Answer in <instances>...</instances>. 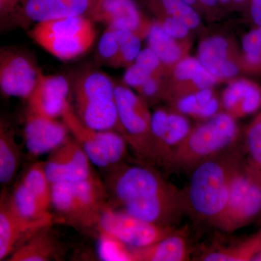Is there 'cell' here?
Masks as SVG:
<instances>
[{
    "label": "cell",
    "instance_id": "35",
    "mask_svg": "<svg viewBox=\"0 0 261 261\" xmlns=\"http://www.w3.org/2000/svg\"><path fill=\"white\" fill-rule=\"evenodd\" d=\"M163 29L174 39H181L186 37L189 32V28L181 20L167 16L161 24Z\"/></svg>",
    "mask_w": 261,
    "mask_h": 261
},
{
    "label": "cell",
    "instance_id": "26",
    "mask_svg": "<svg viewBox=\"0 0 261 261\" xmlns=\"http://www.w3.org/2000/svg\"><path fill=\"white\" fill-rule=\"evenodd\" d=\"M116 30L119 42V56L116 67L130 64L135 61L141 51V40L139 33L126 29Z\"/></svg>",
    "mask_w": 261,
    "mask_h": 261
},
{
    "label": "cell",
    "instance_id": "15",
    "mask_svg": "<svg viewBox=\"0 0 261 261\" xmlns=\"http://www.w3.org/2000/svg\"><path fill=\"white\" fill-rule=\"evenodd\" d=\"M70 137V130L63 120L46 116L27 108L24 123L25 147L32 157L49 153Z\"/></svg>",
    "mask_w": 261,
    "mask_h": 261
},
{
    "label": "cell",
    "instance_id": "1",
    "mask_svg": "<svg viewBox=\"0 0 261 261\" xmlns=\"http://www.w3.org/2000/svg\"><path fill=\"white\" fill-rule=\"evenodd\" d=\"M152 166L124 162L106 172L108 203L147 222L175 227L190 212L186 192Z\"/></svg>",
    "mask_w": 261,
    "mask_h": 261
},
{
    "label": "cell",
    "instance_id": "44",
    "mask_svg": "<svg viewBox=\"0 0 261 261\" xmlns=\"http://www.w3.org/2000/svg\"><path fill=\"white\" fill-rule=\"evenodd\" d=\"M184 1H185V3H187V4L192 5L195 4V3H197V0H184Z\"/></svg>",
    "mask_w": 261,
    "mask_h": 261
},
{
    "label": "cell",
    "instance_id": "9",
    "mask_svg": "<svg viewBox=\"0 0 261 261\" xmlns=\"http://www.w3.org/2000/svg\"><path fill=\"white\" fill-rule=\"evenodd\" d=\"M116 100L123 137L142 162L160 166L152 135V115L142 99L124 86L116 87Z\"/></svg>",
    "mask_w": 261,
    "mask_h": 261
},
{
    "label": "cell",
    "instance_id": "17",
    "mask_svg": "<svg viewBox=\"0 0 261 261\" xmlns=\"http://www.w3.org/2000/svg\"><path fill=\"white\" fill-rule=\"evenodd\" d=\"M70 82L61 75L42 73L34 92L27 99L28 107L46 116L58 118L68 102Z\"/></svg>",
    "mask_w": 261,
    "mask_h": 261
},
{
    "label": "cell",
    "instance_id": "30",
    "mask_svg": "<svg viewBox=\"0 0 261 261\" xmlns=\"http://www.w3.org/2000/svg\"><path fill=\"white\" fill-rule=\"evenodd\" d=\"M245 145L248 161L261 173V114L247 129Z\"/></svg>",
    "mask_w": 261,
    "mask_h": 261
},
{
    "label": "cell",
    "instance_id": "43",
    "mask_svg": "<svg viewBox=\"0 0 261 261\" xmlns=\"http://www.w3.org/2000/svg\"><path fill=\"white\" fill-rule=\"evenodd\" d=\"M253 261H261V247L259 251L257 252V255H255Z\"/></svg>",
    "mask_w": 261,
    "mask_h": 261
},
{
    "label": "cell",
    "instance_id": "33",
    "mask_svg": "<svg viewBox=\"0 0 261 261\" xmlns=\"http://www.w3.org/2000/svg\"><path fill=\"white\" fill-rule=\"evenodd\" d=\"M202 66L200 61L193 58H188L178 63L175 68L174 74L180 81L193 80L196 73Z\"/></svg>",
    "mask_w": 261,
    "mask_h": 261
},
{
    "label": "cell",
    "instance_id": "34",
    "mask_svg": "<svg viewBox=\"0 0 261 261\" xmlns=\"http://www.w3.org/2000/svg\"><path fill=\"white\" fill-rule=\"evenodd\" d=\"M135 63L153 75L159 68L161 61L157 54L148 47L140 51Z\"/></svg>",
    "mask_w": 261,
    "mask_h": 261
},
{
    "label": "cell",
    "instance_id": "18",
    "mask_svg": "<svg viewBox=\"0 0 261 261\" xmlns=\"http://www.w3.org/2000/svg\"><path fill=\"white\" fill-rule=\"evenodd\" d=\"M116 29H126L139 33L142 18L133 0H92L88 16Z\"/></svg>",
    "mask_w": 261,
    "mask_h": 261
},
{
    "label": "cell",
    "instance_id": "4",
    "mask_svg": "<svg viewBox=\"0 0 261 261\" xmlns=\"http://www.w3.org/2000/svg\"><path fill=\"white\" fill-rule=\"evenodd\" d=\"M108 205L106 185L97 176L51 185V207L66 224L79 229H97Z\"/></svg>",
    "mask_w": 261,
    "mask_h": 261
},
{
    "label": "cell",
    "instance_id": "23",
    "mask_svg": "<svg viewBox=\"0 0 261 261\" xmlns=\"http://www.w3.org/2000/svg\"><path fill=\"white\" fill-rule=\"evenodd\" d=\"M223 103L227 111L238 116L251 114L260 107L261 92L254 84L240 81L225 91Z\"/></svg>",
    "mask_w": 261,
    "mask_h": 261
},
{
    "label": "cell",
    "instance_id": "8",
    "mask_svg": "<svg viewBox=\"0 0 261 261\" xmlns=\"http://www.w3.org/2000/svg\"><path fill=\"white\" fill-rule=\"evenodd\" d=\"M61 118L92 164L99 169L106 173L125 162L128 144L123 136L112 130L94 129L84 124L69 102Z\"/></svg>",
    "mask_w": 261,
    "mask_h": 261
},
{
    "label": "cell",
    "instance_id": "20",
    "mask_svg": "<svg viewBox=\"0 0 261 261\" xmlns=\"http://www.w3.org/2000/svg\"><path fill=\"white\" fill-rule=\"evenodd\" d=\"M61 247L50 231V225L41 228L17 247L9 261H48L56 258Z\"/></svg>",
    "mask_w": 261,
    "mask_h": 261
},
{
    "label": "cell",
    "instance_id": "7",
    "mask_svg": "<svg viewBox=\"0 0 261 261\" xmlns=\"http://www.w3.org/2000/svg\"><path fill=\"white\" fill-rule=\"evenodd\" d=\"M242 160L233 173L226 207L214 224L226 232L261 219V173L250 161Z\"/></svg>",
    "mask_w": 261,
    "mask_h": 261
},
{
    "label": "cell",
    "instance_id": "42",
    "mask_svg": "<svg viewBox=\"0 0 261 261\" xmlns=\"http://www.w3.org/2000/svg\"><path fill=\"white\" fill-rule=\"evenodd\" d=\"M197 1L200 2L202 4L206 5V6H214L217 3L219 0H197Z\"/></svg>",
    "mask_w": 261,
    "mask_h": 261
},
{
    "label": "cell",
    "instance_id": "25",
    "mask_svg": "<svg viewBox=\"0 0 261 261\" xmlns=\"http://www.w3.org/2000/svg\"><path fill=\"white\" fill-rule=\"evenodd\" d=\"M148 45L157 54L161 63L171 64L179 59L181 51L174 38L171 37L160 23L152 24L147 32Z\"/></svg>",
    "mask_w": 261,
    "mask_h": 261
},
{
    "label": "cell",
    "instance_id": "37",
    "mask_svg": "<svg viewBox=\"0 0 261 261\" xmlns=\"http://www.w3.org/2000/svg\"><path fill=\"white\" fill-rule=\"evenodd\" d=\"M178 111L184 114L201 117L202 107L197 101L196 94H190L182 97L178 102Z\"/></svg>",
    "mask_w": 261,
    "mask_h": 261
},
{
    "label": "cell",
    "instance_id": "38",
    "mask_svg": "<svg viewBox=\"0 0 261 261\" xmlns=\"http://www.w3.org/2000/svg\"><path fill=\"white\" fill-rule=\"evenodd\" d=\"M216 77L214 76L205 67L201 66L197 70L193 81L197 87L200 89L209 88L216 82Z\"/></svg>",
    "mask_w": 261,
    "mask_h": 261
},
{
    "label": "cell",
    "instance_id": "21",
    "mask_svg": "<svg viewBox=\"0 0 261 261\" xmlns=\"http://www.w3.org/2000/svg\"><path fill=\"white\" fill-rule=\"evenodd\" d=\"M228 43L224 38H209L199 47V61L202 66L216 78H231L238 73V68L227 59Z\"/></svg>",
    "mask_w": 261,
    "mask_h": 261
},
{
    "label": "cell",
    "instance_id": "13",
    "mask_svg": "<svg viewBox=\"0 0 261 261\" xmlns=\"http://www.w3.org/2000/svg\"><path fill=\"white\" fill-rule=\"evenodd\" d=\"M91 8L92 0H24L1 31L30 29L37 23L68 17L88 18Z\"/></svg>",
    "mask_w": 261,
    "mask_h": 261
},
{
    "label": "cell",
    "instance_id": "10",
    "mask_svg": "<svg viewBox=\"0 0 261 261\" xmlns=\"http://www.w3.org/2000/svg\"><path fill=\"white\" fill-rule=\"evenodd\" d=\"M10 204L18 214L31 221H53L51 184L44 162L33 163L8 194Z\"/></svg>",
    "mask_w": 261,
    "mask_h": 261
},
{
    "label": "cell",
    "instance_id": "29",
    "mask_svg": "<svg viewBox=\"0 0 261 261\" xmlns=\"http://www.w3.org/2000/svg\"><path fill=\"white\" fill-rule=\"evenodd\" d=\"M97 54L99 60L108 66L116 67L119 56V42L116 30L107 27L99 41Z\"/></svg>",
    "mask_w": 261,
    "mask_h": 261
},
{
    "label": "cell",
    "instance_id": "46",
    "mask_svg": "<svg viewBox=\"0 0 261 261\" xmlns=\"http://www.w3.org/2000/svg\"><path fill=\"white\" fill-rule=\"evenodd\" d=\"M233 1L237 2V3H241V2H243L244 0H233Z\"/></svg>",
    "mask_w": 261,
    "mask_h": 261
},
{
    "label": "cell",
    "instance_id": "28",
    "mask_svg": "<svg viewBox=\"0 0 261 261\" xmlns=\"http://www.w3.org/2000/svg\"><path fill=\"white\" fill-rule=\"evenodd\" d=\"M160 5L168 16L178 19L189 29H195L200 23V18L191 5L184 0H159Z\"/></svg>",
    "mask_w": 261,
    "mask_h": 261
},
{
    "label": "cell",
    "instance_id": "45",
    "mask_svg": "<svg viewBox=\"0 0 261 261\" xmlns=\"http://www.w3.org/2000/svg\"><path fill=\"white\" fill-rule=\"evenodd\" d=\"M219 1L223 3H227L228 2H229V0H219Z\"/></svg>",
    "mask_w": 261,
    "mask_h": 261
},
{
    "label": "cell",
    "instance_id": "2",
    "mask_svg": "<svg viewBox=\"0 0 261 261\" xmlns=\"http://www.w3.org/2000/svg\"><path fill=\"white\" fill-rule=\"evenodd\" d=\"M241 160L238 152L228 149L190 171L186 192L190 212L215 224L226 207L233 173Z\"/></svg>",
    "mask_w": 261,
    "mask_h": 261
},
{
    "label": "cell",
    "instance_id": "5",
    "mask_svg": "<svg viewBox=\"0 0 261 261\" xmlns=\"http://www.w3.org/2000/svg\"><path fill=\"white\" fill-rule=\"evenodd\" d=\"M238 134V126L231 115H215L206 123L190 130L173 152L171 168L191 171L200 163L231 148Z\"/></svg>",
    "mask_w": 261,
    "mask_h": 261
},
{
    "label": "cell",
    "instance_id": "3",
    "mask_svg": "<svg viewBox=\"0 0 261 261\" xmlns=\"http://www.w3.org/2000/svg\"><path fill=\"white\" fill-rule=\"evenodd\" d=\"M116 84L106 73L82 72L71 88L75 113L84 124L99 130H112L123 136L116 100Z\"/></svg>",
    "mask_w": 261,
    "mask_h": 261
},
{
    "label": "cell",
    "instance_id": "22",
    "mask_svg": "<svg viewBox=\"0 0 261 261\" xmlns=\"http://www.w3.org/2000/svg\"><path fill=\"white\" fill-rule=\"evenodd\" d=\"M21 147L9 123L0 122V182L8 185L14 179L21 162Z\"/></svg>",
    "mask_w": 261,
    "mask_h": 261
},
{
    "label": "cell",
    "instance_id": "32",
    "mask_svg": "<svg viewBox=\"0 0 261 261\" xmlns=\"http://www.w3.org/2000/svg\"><path fill=\"white\" fill-rule=\"evenodd\" d=\"M152 75H153L152 73L135 63L130 65L126 70V73L123 75V81L128 87L139 89Z\"/></svg>",
    "mask_w": 261,
    "mask_h": 261
},
{
    "label": "cell",
    "instance_id": "11",
    "mask_svg": "<svg viewBox=\"0 0 261 261\" xmlns=\"http://www.w3.org/2000/svg\"><path fill=\"white\" fill-rule=\"evenodd\" d=\"M43 71L32 53L10 46L0 50V90L8 97L28 99Z\"/></svg>",
    "mask_w": 261,
    "mask_h": 261
},
{
    "label": "cell",
    "instance_id": "39",
    "mask_svg": "<svg viewBox=\"0 0 261 261\" xmlns=\"http://www.w3.org/2000/svg\"><path fill=\"white\" fill-rule=\"evenodd\" d=\"M159 85L157 80L154 78L153 75L148 79L145 83L139 88L141 94L145 97L150 98L155 96L159 91Z\"/></svg>",
    "mask_w": 261,
    "mask_h": 261
},
{
    "label": "cell",
    "instance_id": "12",
    "mask_svg": "<svg viewBox=\"0 0 261 261\" xmlns=\"http://www.w3.org/2000/svg\"><path fill=\"white\" fill-rule=\"evenodd\" d=\"M176 227L161 226L116 210L111 205L103 210L97 231L114 237L132 248H142L157 243L176 231Z\"/></svg>",
    "mask_w": 261,
    "mask_h": 261
},
{
    "label": "cell",
    "instance_id": "41",
    "mask_svg": "<svg viewBox=\"0 0 261 261\" xmlns=\"http://www.w3.org/2000/svg\"><path fill=\"white\" fill-rule=\"evenodd\" d=\"M251 15L254 23L261 27V0H252Z\"/></svg>",
    "mask_w": 261,
    "mask_h": 261
},
{
    "label": "cell",
    "instance_id": "31",
    "mask_svg": "<svg viewBox=\"0 0 261 261\" xmlns=\"http://www.w3.org/2000/svg\"><path fill=\"white\" fill-rule=\"evenodd\" d=\"M243 47L246 55L247 61L250 65L261 63V27L252 31L244 37Z\"/></svg>",
    "mask_w": 261,
    "mask_h": 261
},
{
    "label": "cell",
    "instance_id": "16",
    "mask_svg": "<svg viewBox=\"0 0 261 261\" xmlns=\"http://www.w3.org/2000/svg\"><path fill=\"white\" fill-rule=\"evenodd\" d=\"M53 221H31L18 214L4 192L0 201V260L8 258L27 239Z\"/></svg>",
    "mask_w": 261,
    "mask_h": 261
},
{
    "label": "cell",
    "instance_id": "40",
    "mask_svg": "<svg viewBox=\"0 0 261 261\" xmlns=\"http://www.w3.org/2000/svg\"><path fill=\"white\" fill-rule=\"evenodd\" d=\"M196 97H197V101L200 103V106H202V110H203L205 105L207 104L212 98H214L213 97L212 90L209 88L200 89V90L196 94ZM201 118H202V114H201Z\"/></svg>",
    "mask_w": 261,
    "mask_h": 261
},
{
    "label": "cell",
    "instance_id": "27",
    "mask_svg": "<svg viewBox=\"0 0 261 261\" xmlns=\"http://www.w3.org/2000/svg\"><path fill=\"white\" fill-rule=\"evenodd\" d=\"M98 232L99 233L98 251L102 260L132 261L130 247L107 233Z\"/></svg>",
    "mask_w": 261,
    "mask_h": 261
},
{
    "label": "cell",
    "instance_id": "36",
    "mask_svg": "<svg viewBox=\"0 0 261 261\" xmlns=\"http://www.w3.org/2000/svg\"><path fill=\"white\" fill-rule=\"evenodd\" d=\"M24 0H0V25L3 28L18 11Z\"/></svg>",
    "mask_w": 261,
    "mask_h": 261
},
{
    "label": "cell",
    "instance_id": "24",
    "mask_svg": "<svg viewBox=\"0 0 261 261\" xmlns=\"http://www.w3.org/2000/svg\"><path fill=\"white\" fill-rule=\"evenodd\" d=\"M261 247V229L232 246L205 252L200 257L205 261H253Z\"/></svg>",
    "mask_w": 261,
    "mask_h": 261
},
{
    "label": "cell",
    "instance_id": "6",
    "mask_svg": "<svg viewBox=\"0 0 261 261\" xmlns=\"http://www.w3.org/2000/svg\"><path fill=\"white\" fill-rule=\"evenodd\" d=\"M29 36L38 45L61 61H70L87 53L96 38L94 21L73 16L37 23Z\"/></svg>",
    "mask_w": 261,
    "mask_h": 261
},
{
    "label": "cell",
    "instance_id": "19",
    "mask_svg": "<svg viewBox=\"0 0 261 261\" xmlns=\"http://www.w3.org/2000/svg\"><path fill=\"white\" fill-rule=\"evenodd\" d=\"M132 261H185L190 250L184 233L176 231L157 243L142 247H130Z\"/></svg>",
    "mask_w": 261,
    "mask_h": 261
},
{
    "label": "cell",
    "instance_id": "14",
    "mask_svg": "<svg viewBox=\"0 0 261 261\" xmlns=\"http://www.w3.org/2000/svg\"><path fill=\"white\" fill-rule=\"evenodd\" d=\"M44 164L51 185L83 181L95 176L88 156L80 143L70 136L61 145L49 152Z\"/></svg>",
    "mask_w": 261,
    "mask_h": 261
}]
</instances>
